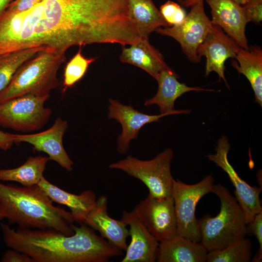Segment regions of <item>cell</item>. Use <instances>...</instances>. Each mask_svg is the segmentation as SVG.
Instances as JSON below:
<instances>
[{"mask_svg": "<svg viewBox=\"0 0 262 262\" xmlns=\"http://www.w3.org/2000/svg\"><path fill=\"white\" fill-rule=\"evenodd\" d=\"M204 0H178L181 5L185 7L189 8L195 4L203 1Z\"/></svg>", "mask_w": 262, "mask_h": 262, "instance_id": "e575fe53", "label": "cell"}, {"mask_svg": "<svg viewBox=\"0 0 262 262\" xmlns=\"http://www.w3.org/2000/svg\"><path fill=\"white\" fill-rule=\"evenodd\" d=\"M211 8V22L220 27L241 48H249L246 35L248 23L242 5L232 0H205Z\"/></svg>", "mask_w": 262, "mask_h": 262, "instance_id": "9a60e30c", "label": "cell"}, {"mask_svg": "<svg viewBox=\"0 0 262 262\" xmlns=\"http://www.w3.org/2000/svg\"><path fill=\"white\" fill-rule=\"evenodd\" d=\"M47 49L37 46L0 55V93L8 85L16 70L39 52Z\"/></svg>", "mask_w": 262, "mask_h": 262, "instance_id": "d4e9b609", "label": "cell"}, {"mask_svg": "<svg viewBox=\"0 0 262 262\" xmlns=\"http://www.w3.org/2000/svg\"><path fill=\"white\" fill-rule=\"evenodd\" d=\"M208 251L200 243L176 235L159 242L158 262H205Z\"/></svg>", "mask_w": 262, "mask_h": 262, "instance_id": "ffe728a7", "label": "cell"}, {"mask_svg": "<svg viewBox=\"0 0 262 262\" xmlns=\"http://www.w3.org/2000/svg\"><path fill=\"white\" fill-rule=\"evenodd\" d=\"M133 211L159 242L177 235V220L172 196L159 198L148 194Z\"/></svg>", "mask_w": 262, "mask_h": 262, "instance_id": "30bf717a", "label": "cell"}, {"mask_svg": "<svg viewBox=\"0 0 262 262\" xmlns=\"http://www.w3.org/2000/svg\"><path fill=\"white\" fill-rule=\"evenodd\" d=\"M107 198L102 196L97 199L96 208L84 222L112 245L122 250L127 249V238L130 236L126 225L122 220L111 217L107 212Z\"/></svg>", "mask_w": 262, "mask_h": 262, "instance_id": "d6986e66", "label": "cell"}, {"mask_svg": "<svg viewBox=\"0 0 262 262\" xmlns=\"http://www.w3.org/2000/svg\"><path fill=\"white\" fill-rule=\"evenodd\" d=\"M108 117L115 119L122 126L121 133L118 137L117 151L125 153L130 148V143L136 139L140 129L146 124L159 122L162 117L171 115L170 114H160L148 115L142 113L131 105H126L117 100L110 99Z\"/></svg>", "mask_w": 262, "mask_h": 262, "instance_id": "5bb4252c", "label": "cell"}, {"mask_svg": "<svg viewBox=\"0 0 262 262\" xmlns=\"http://www.w3.org/2000/svg\"><path fill=\"white\" fill-rule=\"evenodd\" d=\"M65 61V53L49 49L39 52L16 70L8 85L0 93V103L26 95H49L58 85L57 73Z\"/></svg>", "mask_w": 262, "mask_h": 262, "instance_id": "5b68a950", "label": "cell"}, {"mask_svg": "<svg viewBox=\"0 0 262 262\" xmlns=\"http://www.w3.org/2000/svg\"><path fill=\"white\" fill-rule=\"evenodd\" d=\"M14 0H0V19Z\"/></svg>", "mask_w": 262, "mask_h": 262, "instance_id": "836d02e7", "label": "cell"}, {"mask_svg": "<svg viewBox=\"0 0 262 262\" xmlns=\"http://www.w3.org/2000/svg\"><path fill=\"white\" fill-rule=\"evenodd\" d=\"M242 6L247 22L260 25L262 20V0H250Z\"/></svg>", "mask_w": 262, "mask_h": 262, "instance_id": "f546056e", "label": "cell"}, {"mask_svg": "<svg viewBox=\"0 0 262 262\" xmlns=\"http://www.w3.org/2000/svg\"><path fill=\"white\" fill-rule=\"evenodd\" d=\"M173 152L167 148L149 160H141L131 155L111 164L109 168L119 169L140 180L153 196L163 198L172 196L174 180L171 172Z\"/></svg>", "mask_w": 262, "mask_h": 262, "instance_id": "8992f818", "label": "cell"}, {"mask_svg": "<svg viewBox=\"0 0 262 262\" xmlns=\"http://www.w3.org/2000/svg\"><path fill=\"white\" fill-rule=\"evenodd\" d=\"M130 18L142 37L160 27H170L152 0H129Z\"/></svg>", "mask_w": 262, "mask_h": 262, "instance_id": "603a6c76", "label": "cell"}, {"mask_svg": "<svg viewBox=\"0 0 262 262\" xmlns=\"http://www.w3.org/2000/svg\"><path fill=\"white\" fill-rule=\"evenodd\" d=\"M0 261L1 262H34L27 254L12 248L5 252Z\"/></svg>", "mask_w": 262, "mask_h": 262, "instance_id": "1f68e13d", "label": "cell"}, {"mask_svg": "<svg viewBox=\"0 0 262 262\" xmlns=\"http://www.w3.org/2000/svg\"><path fill=\"white\" fill-rule=\"evenodd\" d=\"M129 226L131 241L121 262H155L159 244L136 216L133 211H124L121 219Z\"/></svg>", "mask_w": 262, "mask_h": 262, "instance_id": "2e32d148", "label": "cell"}, {"mask_svg": "<svg viewBox=\"0 0 262 262\" xmlns=\"http://www.w3.org/2000/svg\"><path fill=\"white\" fill-rule=\"evenodd\" d=\"M95 60V58L84 57L80 49L65 67L63 80L65 88L71 87L80 81L84 75L89 65Z\"/></svg>", "mask_w": 262, "mask_h": 262, "instance_id": "4316f807", "label": "cell"}, {"mask_svg": "<svg viewBox=\"0 0 262 262\" xmlns=\"http://www.w3.org/2000/svg\"><path fill=\"white\" fill-rule=\"evenodd\" d=\"M251 243L243 238L220 250L208 252V262H249L251 260Z\"/></svg>", "mask_w": 262, "mask_h": 262, "instance_id": "484cf974", "label": "cell"}, {"mask_svg": "<svg viewBox=\"0 0 262 262\" xmlns=\"http://www.w3.org/2000/svg\"><path fill=\"white\" fill-rule=\"evenodd\" d=\"M37 184L53 202L69 208L75 222L84 223L96 207V196L91 190L83 191L79 195L70 193L51 183L44 177Z\"/></svg>", "mask_w": 262, "mask_h": 262, "instance_id": "ac0fdd59", "label": "cell"}, {"mask_svg": "<svg viewBox=\"0 0 262 262\" xmlns=\"http://www.w3.org/2000/svg\"><path fill=\"white\" fill-rule=\"evenodd\" d=\"M66 235L54 229L11 228L2 223L3 241L10 248L30 256L34 262H106L123 254L95 230L82 223Z\"/></svg>", "mask_w": 262, "mask_h": 262, "instance_id": "7a4b0ae2", "label": "cell"}, {"mask_svg": "<svg viewBox=\"0 0 262 262\" xmlns=\"http://www.w3.org/2000/svg\"><path fill=\"white\" fill-rule=\"evenodd\" d=\"M67 127V122L59 117L50 128L45 131L30 134H15V142L31 144L35 150L47 154L49 160L57 162L67 171H71L74 163L63 144V138Z\"/></svg>", "mask_w": 262, "mask_h": 262, "instance_id": "4fadbf2b", "label": "cell"}, {"mask_svg": "<svg viewBox=\"0 0 262 262\" xmlns=\"http://www.w3.org/2000/svg\"><path fill=\"white\" fill-rule=\"evenodd\" d=\"M214 180L212 174L194 184L174 180L172 197L177 220V234L199 243L201 235L195 211L196 204L205 195L212 192Z\"/></svg>", "mask_w": 262, "mask_h": 262, "instance_id": "52a82bcc", "label": "cell"}, {"mask_svg": "<svg viewBox=\"0 0 262 262\" xmlns=\"http://www.w3.org/2000/svg\"><path fill=\"white\" fill-rule=\"evenodd\" d=\"M247 233H251L258 241V252L253 259V262H261L262 258V212L256 214L253 220L247 224Z\"/></svg>", "mask_w": 262, "mask_h": 262, "instance_id": "f1b7e54d", "label": "cell"}, {"mask_svg": "<svg viewBox=\"0 0 262 262\" xmlns=\"http://www.w3.org/2000/svg\"><path fill=\"white\" fill-rule=\"evenodd\" d=\"M0 206L8 223L20 228L54 229L66 235L74 233L71 213L55 206L38 184L18 187L0 182Z\"/></svg>", "mask_w": 262, "mask_h": 262, "instance_id": "3957f363", "label": "cell"}, {"mask_svg": "<svg viewBox=\"0 0 262 262\" xmlns=\"http://www.w3.org/2000/svg\"><path fill=\"white\" fill-rule=\"evenodd\" d=\"M129 0H44L30 46L66 53L73 46L132 45L141 36L129 15Z\"/></svg>", "mask_w": 262, "mask_h": 262, "instance_id": "6da1fadb", "label": "cell"}, {"mask_svg": "<svg viewBox=\"0 0 262 262\" xmlns=\"http://www.w3.org/2000/svg\"><path fill=\"white\" fill-rule=\"evenodd\" d=\"M233 1H235L237 3L243 5L245 4V3H247L250 0H232Z\"/></svg>", "mask_w": 262, "mask_h": 262, "instance_id": "d590c367", "label": "cell"}, {"mask_svg": "<svg viewBox=\"0 0 262 262\" xmlns=\"http://www.w3.org/2000/svg\"><path fill=\"white\" fill-rule=\"evenodd\" d=\"M160 11L164 18L171 26L180 24L187 16L185 11L180 5L171 0H168L162 5Z\"/></svg>", "mask_w": 262, "mask_h": 262, "instance_id": "83f0119b", "label": "cell"}, {"mask_svg": "<svg viewBox=\"0 0 262 262\" xmlns=\"http://www.w3.org/2000/svg\"><path fill=\"white\" fill-rule=\"evenodd\" d=\"M179 76L168 66L163 69L156 79L158 89L156 95L152 98L146 100L144 105H157L160 114L170 115L189 114L190 110L175 109L176 99L183 94L190 91H210L213 89H205L199 87H190L179 82Z\"/></svg>", "mask_w": 262, "mask_h": 262, "instance_id": "e0dca14e", "label": "cell"}, {"mask_svg": "<svg viewBox=\"0 0 262 262\" xmlns=\"http://www.w3.org/2000/svg\"><path fill=\"white\" fill-rule=\"evenodd\" d=\"M44 0H14L6 10L14 13H22L32 8Z\"/></svg>", "mask_w": 262, "mask_h": 262, "instance_id": "4dcf8cb0", "label": "cell"}, {"mask_svg": "<svg viewBox=\"0 0 262 262\" xmlns=\"http://www.w3.org/2000/svg\"><path fill=\"white\" fill-rule=\"evenodd\" d=\"M212 193L220 199V212L214 217L206 214L198 220L200 244L208 252L224 248L247 234L245 215L235 196L220 183L213 184Z\"/></svg>", "mask_w": 262, "mask_h": 262, "instance_id": "277c9868", "label": "cell"}, {"mask_svg": "<svg viewBox=\"0 0 262 262\" xmlns=\"http://www.w3.org/2000/svg\"><path fill=\"white\" fill-rule=\"evenodd\" d=\"M230 147L227 137L224 135L217 142L216 153L208 154L206 157L228 174L235 187V197L243 212L247 224L253 220L256 214L262 212L260 198L262 187L250 186L240 178L228 160Z\"/></svg>", "mask_w": 262, "mask_h": 262, "instance_id": "8fae6325", "label": "cell"}, {"mask_svg": "<svg viewBox=\"0 0 262 262\" xmlns=\"http://www.w3.org/2000/svg\"><path fill=\"white\" fill-rule=\"evenodd\" d=\"M49 95H24L0 103V126L18 131H31L41 128L52 111L45 107Z\"/></svg>", "mask_w": 262, "mask_h": 262, "instance_id": "ba28073f", "label": "cell"}, {"mask_svg": "<svg viewBox=\"0 0 262 262\" xmlns=\"http://www.w3.org/2000/svg\"><path fill=\"white\" fill-rule=\"evenodd\" d=\"M212 24L205 13L203 1H201L191 7L190 11L180 24L160 27L155 32L175 39L188 60L197 63L201 60L197 54V48L204 40Z\"/></svg>", "mask_w": 262, "mask_h": 262, "instance_id": "9c48e42d", "label": "cell"}, {"mask_svg": "<svg viewBox=\"0 0 262 262\" xmlns=\"http://www.w3.org/2000/svg\"><path fill=\"white\" fill-rule=\"evenodd\" d=\"M49 160L45 156L30 157L17 167L0 169V180L17 182L23 186L37 184L44 177Z\"/></svg>", "mask_w": 262, "mask_h": 262, "instance_id": "cb8c5ba5", "label": "cell"}, {"mask_svg": "<svg viewBox=\"0 0 262 262\" xmlns=\"http://www.w3.org/2000/svg\"><path fill=\"white\" fill-rule=\"evenodd\" d=\"M15 142V134L5 132L0 130V148L6 151L10 149Z\"/></svg>", "mask_w": 262, "mask_h": 262, "instance_id": "d6a6232c", "label": "cell"}, {"mask_svg": "<svg viewBox=\"0 0 262 262\" xmlns=\"http://www.w3.org/2000/svg\"><path fill=\"white\" fill-rule=\"evenodd\" d=\"M241 47L218 26L212 24L203 42L199 45L197 54L206 59L205 76L214 71L229 88L225 76V63L227 59L235 58Z\"/></svg>", "mask_w": 262, "mask_h": 262, "instance_id": "7c38bea8", "label": "cell"}, {"mask_svg": "<svg viewBox=\"0 0 262 262\" xmlns=\"http://www.w3.org/2000/svg\"><path fill=\"white\" fill-rule=\"evenodd\" d=\"M120 60L143 69L155 80L168 66L161 53L149 43L148 37H142L130 47L122 46Z\"/></svg>", "mask_w": 262, "mask_h": 262, "instance_id": "44dd1931", "label": "cell"}, {"mask_svg": "<svg viewBox=\"0 0 262 262\" xmlns=\"http://www.w3.org/2000/svg\"><path fill=\"white\" fill-rule=\"evenodd\" d=\"M4 218H5V215L0 206V221Z\"/></svg>", "mask_w": 262, "mask_h": 262, "instance_id": "8d00e7d4", "label": "cell"}, {"mask_svg": "<svg viewBox=\"0 0 262 262\" xmlns=\"http://www.w3.org/2000/svg\"><path fill=\"white\" fill-rule=\"evenodd\" d=\"M232 61L239 74L245 75L254 91L255 101L262 106V49L259 46H250L247 49L240 48Z\"/></svg>", "mask_w": 262, "mask_h": 262, "instance_id": "7402d4cb", "label": "cell"}]
</instances>
